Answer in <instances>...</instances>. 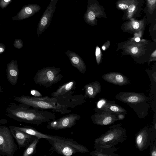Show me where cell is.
<instances>
[{
    "label": "cell",
    "mask_w": 156,
    "mask_h": 156,
    "mask_svg": "<svg viewBox=\"0 0 156 156\" xmlns=\"http://www.w3.org/2000/svg\"><path fill=\"white\" fill-rule=\"evenodd\" d=\"M6 71L8 81L12 85H15L18 82L19 73L17 61L12 60L7 64Z\"/></svg>",
    "instance_id": "16"
},
{
    "label": "cell",
    "mask_w": 156,
    "mask_h": 156,
    "mask_svg": "<svg viewBox=\"0 0 156 156\" xmlns=\"http://www.w3.org/2000/svg\"><path fill=\"white\" fill-rule=\"evenodd\" d=\"M58 1V0H51L42 14L37 26V35L38 36L41 34L50 25Z\"/></svg>",
    "instance_id": "8"
},
{
    "label": "cell",
    "mask_w": 156,
    "mask_h": 156,
    "mask_svg": "<svg viewBox=\"0 0 156 156\" xmlns=\"http://www.w3.org/2000/svg\"><path fill=\"white\" fill-rule=\"evenodd\" d=\"M55 114L44 110L32 108L30 124L37 126L55 119Z\"/></svg>",
    "instance_id": "10"
},
{
    "label": "cell",
    "mask_w": 156,
    "mask_h": 156,
    "mask_svg": "<svg viewBox=\"0 0 156 156\" xmlns=\"http://www.w3.org/2000/svg\"><path fill=\"white\" fill-rule=\"evenodd\" d=\"M0 26H1V24H0Z\"/></svg>",
    "instance_id": "41"
},
{
    "label": "cell",
    "mask_w": 156,
    "mask_h": 156,
    "mask_svg": "<svg viewBox=\"0 0 156 156\" xmlns=\"http://www.w3.org/2000/svg\"><path fill=\"white\" fill-rule=\"evenodd\" d=\"M9 127L0 126V154L2 156H13L18 150Z\"/></svg>",
    "instance_id": "5"
},
{
    "label": "cell",
    "mask_w": 156,
    "mask_h": 156,
    "mask_svg": "<svg viewBox=\"0 0 156 156\" xmlns=\"http://www.w3.org/2000/svg\"><path fill=\"white\" fill-rule=\"evenodd\" d=\"M100 110L108 111L116 114L122 113L125 115L127 114L126 110L116 104L114 101L107 100L101 109Z\"/></svg>",
    "instance_id": "19"
},
{
    "label": "cell",
    "mask_w": 156,
    "mask_h": 156,
    "mask_svg": "<svg viewBox=\"0 0 156 156\" xmlns=\"http://www.w3.org/2000/svg\"><path fill=\"white\" fill-rule=\"evenodd\" d=\"M118 121L122 120L125 118V115L122 113H119L117 114Z\"/></svg>",
    "instance_id": "35"
},
{
    "label": "cell",
    "mask_w": 156,
    "mask_h": 156,
    "mask_svg": "<svg viewBox=\"0 0 156 156\" xmlns=\"http://www.w3.org/2000/svg\"><path fill=\"white\" fill-rule=\"evenodd\" d=\"M8 121L6 119H0V125H4L7 124L8 123Z\"/></svg>",
    "instance_id": "36"
},
{
    "label": "cell",
    "mask_w": 156,
    "mask_h": 156,
    "mask_svg": "<svg viewBox=\"0 0 156 156\" xmlns=\"http://www.w3.org/2000/svg\"><path fill=\"white\" fill-rule=\"evenodd\" d=\"M115 98L127 104L131 108L147 102L149 100L148 98L143 94L131 92L120 93Z\"/></svg>",
    "instance_id": "7"
},
{
    "label": "cell",
    "mask_w": 156,
    "mask_h": 156,
    "mask_svg": "<svg viewBox=\"0 0 156 156\" xmlns=\"http://www.w3.org/2000/svg\"><path fill=\"white\" fill-rule=\"evenodd\" d=\"M39 140L36 137L26 148L22 156H31L35 154L37 146L39 142Z\"/></svg>",
    "instance_id": "22"
},
{
    "label": "cell",
    "mask_w": 156,
    "mask_h": 156,
    "mask_svg": "<svg viewBox=\"0 0 156 156\" xmlns=\"http://www.w3.org/2000/svg\"><path fill=\"white\" fill-rule=\"evenodd\" d=\"M101 55L100 49L97 46L96 49L95 55L98 62L100 59Z\"/></svg>",
    "instance_id": "31"
},
{
    "label": "cell",
    "mask_w": 156,
    "mask_h": 156,
    "mask_svg": "<svg viewBox=\"0 0 156 156\" xmlns=\"http://www.w3.org/2000/svg\"><path fill=\"white\" fill-rule=\"evenodd\" d=\"M85 96L89 98H93L100 92V88L94 84H89L84 86Z\"/></svg>",
    "instance_id": "21"
},
{
    "label": "cell",
    "mask_w": 156,
    "mask_h": 156,
    "mask_svg": "<svg viewBox=\"0 0 156 156\" xmlns=\"http://www.w3.org/2000/svg\"><path fill=\"white\" fill-rule=\"evenodd\" d=\"M137 2L136 1L131 3L127 9V17L130 18L133 15L136 9Z\"/></svg>",
    "instance_id": "25"
},
{
    "label": "cell",
    "mask_w": 156,
    "mask_h": 156,
    "mask_svg": "<svg viewBox=\"0 0 156 156\" xmlns=\"http://www.w3.org/2000/svg\"><path fill=\"white\" fill-rule=\"evenodd\" d=\"M5 49V45L2 43H0V55L3 53Z\"/></svg>",
    "instance_id": "34"
},
{
    "label": "cell",
    "mask_w": 156,
    "mask_h": 156,
    "mask_svg": "<svg viewBox=\"0 0 156 156\" xmlns=\"http://www.w3.org/2000/svg\"><path fill=\"white\" fill-rule=\"evenodd\" d=\"M30 93L34 97H41L43 96L40 92L36 90H31L30 91Z\"/></svg>",
    "instance_id": "32"
},
{
    "label": "cell",
    "mask_w": 156,
    "mask_h": 156,
    "mask_svg": "<svg viewBox=\"0 0 156 156\" xmlns=\"http://www.w3.org/2000/svg\"><path fill=\"white\" fill-rule=\"evenodd\" d=\"M117 148L115 147L103 149H95L90 153L93 156H119L115 153Z\"/></svg>",
    "instance_id": "20"
},
{
    "label": "cell",
    "mask_w": 156,
    "mask_h": 156,
    "mask_svg": "<svg viewBox=\"0 0 156 156\" xmlns=\"http://www.w3.org/2000/svg\"><path fill=\"white\" fill-rule=\"evenodd\" d=\"M143 20H138L133 19L127 23V26L131 28L137 30L143 25Z\"/></svg>",
    "instance_id": "24"
},
{
    "label": "cell",
    "mask_w": 156,
    "mask_h": 156,
    "mask_svg": "<svg viewBox=\"0 0 156 156\" xmlns=\"http://www.w3.org/2000/svg\"><path fill=\"white\" fill-rule=\"evenodd\" d=\"M107 100L104 98L99 99L96 103V108L94 109L95 112L101 109L104 105L106 102Z\"/></svg>",
    "instance_id": "27"
},
{
    "label": "cell",
    "mask_w": 156,
    "mask_h": 156,
    "mask_svg": "<svg viewBox=\"0 0 156 156\" xmlns=\"http://www.w3.org/2000/svg\"><path fill=\"white\" fill-rule=\"evenodd\" d=\"M75 82L73 80L60 86L55 92L51 94L53 98H65L71 95L74 92L73 90L75 89Z\"/></svg>",
    "instance_id": "15"
},
{
    "label": "cell",
    "mask_w": 156,
    "mask_h": 156,
    "mask_svg": "<svg viewBox=\"0 0 156 156\" xmlns=\"http://www.w3.org/2000/svg\"><path fill=\"white\" fill-rule=\"evenodd\" d=\"M1 86H0V93L1 92Z\"/></svg>",
    "instance_id": "40"
},
{
    "label": "cell",
    "mask_w": 156,
    "mask_h": 156,
    "mask_svg": "<svg viewBox=\"0 0 156 156\" xmlns=\"http://www.w3.org/2000/svg\"><path fill=\"white\" fill-rule=\"evenodd\" d=\"M59 68L54 67H44L39 70L35 74L34 80L36 84L48 87L57 83L62 78L59 74Z\"/></svg>",
    "instance_id": "4"
},
{
    "label": "cell",
    "mask_w": 156,
    "mask_h": 156,
    "mask_svg": "<svg viewBox=\"0 0 156 156\" xmlns=\"http://www.w3.org/2000/svg\"><path fill=\"white\" fill-rule=\"evenodd\" d=\"M120 123L115 124L108 128L105 133L96 138L94 141V147L95 149L115 147L122 143L127 139L126 130Z\"/></svg>",
    "instance_id": "2"
},
{
    "label": "cell",
    "mask_w": 156,
    "mask_h": 156,
    "mask_svg": "<svg viewBox=\"0 0 156 156\" xmlns=\"http://www.w3.org/2000/svg\"><path fill=\"white\" fill-rule=\"evenodd\" d=\"M136 1L135 0H120L116 3V6L119 9L126 10L131 3Z\"/></svg>",
    "instance_id": "23"
},
{
    "label": "cell",
    "mask_w": 156,
    "mask_h": 156,
    "mask_svg": "<svg viewBox=\"0 0 156 156\" xmlns=\"http://www.w3.org/2000/svg\"><path fill=\"white\" fill-rule=\"evenodd\" d=\"M14 47L17 49H20L23 46V42L22 40L20 39H16L13 43Z\"/></svg>",
    "instance_id": "29"
},
{
    "label": "cell",
    "mask_w": 156,
    "mask_h": 156,
    "mask_svg": "<svg viewBox=\"0 0 156 156\" xmlns=\"http://www.w3.org/2000/svg\"><path fill=\"white\" fill-rule=\"evenodd\" d=\"M147 2L148 12L152 14L155 8L156 0H147Z\"/></svg>",
    "instance_id": "26"
},
{
    "label": "cell",
    "mask_w": 156,
    "mask_h": 156,
    "mask_svg": "<svg viewBox=\"0 0 156 156\" xmlns=\"http://www.w3.org/2000/svg\"><path fill=\"white\" fill-rule=\"evenodd\" d=\"M12 1V0H0V8L2 9L5 8Z\"/></svg>",
    "instance_id": "30"
},
{
    "label": "cell",
    "mask_w": 156,
    "mask_h": 156,
    "mask_svg": "<svg viewBox=\"0 0 156 156\" xmlns=\"http://www.w3.org/2000/svg\"><path fill=\"white\" fill-rule=\"evenodd\" d=\"M151 131L146 126L141 129L136 134L135 142L136 147L141 151L146 150L149 146L151 139Z\"/></svg>",
    "instance_id": "11"
},
{
    "label": "cell",
    "mask_w": 156,
    "mask_h": 156,
    "mask_svg": "<svg viewBox=\"0 0 156 156\" xmlns=\"http://www.w3.org/2000/svg\"><path fill=\"white\" fill-rule=\"evenodd\" d=\"M156 141H151L150 146V155L151 156H156Z\"/></svg>",
    "instance_id": "28"
},
{
    "label": "cell",
    "mask_w": 156,
    "mask_h": 156,
    "mask_svg": "<svg viewBox=\"0 0 156 156\" xmlns=\"http://www.w3.org/2000/svg\"><path fill=\"white\" fill-rule=\"evenodd\" d=\"M102 49L104 50H105V46H103L102 47Z\"/></svg>",
    "instance_id": "39"
},
{
    "label": "cell",
    "mask_w": 156,
    "mask_h": 156,
    "mask_svg": "<svg viewBox=\"0 0 156 156\" xmlns=\"http://www.w3.org/2000/svg\"><path fill=\"white\" fill-rule=\"evenodd\" d=\"M116 81L119 83H122L123 81V78L120 75H117L115 77Z\"/></svg>",
    "instance_id": "33"
},
{
    "label": "cell",
    "mask_w": 156,
    "mask_h": 156,
    "mask_svg": "<svg viewBox=\"0 0 156 156\" xmlns=\"http://www.w3.org/2000/svg\"><path fill=\"white\" fill-rule=\"evenodd\" d=\"M135 40L136 42H138L140 41V38L137 37L136 38Z\"/></svg>",
    "instance_id": "38"
},
{
    "label": "cell",
    "mask_w": 156,
    "mask_h": 156,
    "mask_svg": "<svg viewBox=\"0 0 156 156\" xmlns=\"http://www.w3.org/2000/svg\"><path fill=\"white\" fill-rule=\"evenodd\" d=\"M13 99L32 108L44 110L51 109L53 112L59 113L61 115L71 111L67 106L60 104L56 98L48 96L35 97L23 95L20 97L14 96Z\"/></svg>",
    "instance_id": "1"
},
{
    "label": "cell",
    "mask_w": 156,
    "mask_h": 156,
    "mask_svg": "<svg viewBox=\"0 0 156 156\" xmlns=\"http://www.w3.org/2000/svg\"><path fill=\"white\" fill-rule=\"evenodd\" d=\"M138 51V49L136 47L133 48L131 49V52L132 53L135 54Z\"/></svg>",
    "instance_id": "37"
},
{
    "label": "cell",
    "mask_w": 156,
    "mask_h": 156,
    "mask_svg": "<svg viewBox=\"0 0 156 156\" xmlns=\"http://www.w3.org/2000/svg\"><path fill=\"white\" fill-rule=\"evenodd\" d=\"M10 132L17 143L18 148H26L36 137L9 126Z\"/></svg>",
    "instance_id": "12"
},
{
    "label": "cell",
    "mask_w": 156,
    "mask_h": 156,
    "mask_svg": "<svg viewBox=\"0 0 156 156\" xmlns=\"http://www.w3.org/2000/svg\"><path fill=\"white\" fill-rule=\"evenodd\" d=\"M41 7L37 4H29L24 6L15 16L12 17L13 20H21L28 18L38 12Z\"/></svg>",
    "instance_id": "13"
},
{
    "label": "cell",
    "mask_w": 156,
    "mask_h": 156,
    "mask_svg": "<svg viewBox=\"0 0 156 156\" xmlns=\"http://www.w3.org/2000/svg\"><path fill=\"white\" fill-rule=\"evenodd\" d=\"M47 140L51 145L49 151L62 155L70 156L77 153L89 152L86 147L78 144L72 139L55 135L53 136L52 139Z\"/></svg>",
    "instance_id": "3"
},
{
    "label": "cell",
    "mask_w": 156,
    "mask_h": 156,
    "mask_svg": "<svg viewBox=\"0 0 156 156\" xmlns=\"http://www.w3.org/2000/svg\"><path fill=\"white\" fill-rule=\"evenodd\" d=\"M102 12L96 3L93 4L88 2L87 10L84 16L85 22L91 25H95L96 18L102 15Z\"/></svg>",
    "instance_id": "14"
},
{
    "label": "cell",
    "mask_w": 156,
    "mask_h": 156,
    "mask_svg": "<svg viewBox=\"0 0 156 156\" xmlns=\"http://www.w3.org/2000/svg\"><path fill=\"white\" fill-rule=\"evenodd\" d=\"M9 127L23 131L29 135L37 137L39 140L45 139L46 140L51 139L53 135L44 134L39 132L34 128L29 126H10Z\"/></svg>",
    "instance_id": "18"
},
{
    "label": "cell",
    "mask_w": 156,
    "mask_h": 156,
    "mask_svg": "<svg viewBox=\"0 0 156 156\" xmlns=\"http://www.w3.org/2000/svg\"><path fill=\"white\" fill-rule=\"evenodd\" d=\"M80 116L76 114L71 113L58 119L48 122L46 128L48 129L59 130L70 128L74 126Z\"/></svg>",
    "instance_id": "6"
},
{
    "label": "cell",
    "mask_w": 156,
    "mask_h": 156,
    "mask_svg": "<svg viewBox=\"0 0 156 156\" xmlns=\"http://www.w3.org/2000/svg\"><path fill=\"white\" fill-rule=\"evenodd\" d=\"M69 57L72 65L78 70L79 71L83 73L86 70L85 63L81 58L76 53L68 50L65 52Z\"/></svg>",
    "instance_id": "17"
},
{
    "label": "cell",
    "mask_w": 156,
    "mask_h": 156,
    "mask_svg": "<svg viewBox=\"0 0 156 156\" xmlns=\"http://www.w3.org/2000/svg\"><path fill=\"white\" fill-rule=\"evenodd\" d=\"M117 114L108 111H98L93 115L90 118L95 124L107 125L113 124L118 121Z\"/></svg>",
    "instance_id": "9"
}]
</instances>
